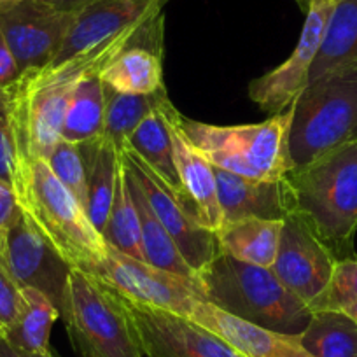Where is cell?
<instances>
[{
    "label": "cell",
    "mask_w": 357,
    "mask_h": 357,
    "mask_svg": "<svg viewBox=\"0 0 357 357\" xmlns=\"http://www.w3.org/2000/svg\"><path fill=\"white\" fill-rule=\"evenodd\" d=\"M163 13L151 22L147 32L121 51L104 70L105 86L125 95H153L163 84Z\"/></svg>",
    "instance_id": "obj_18"
},
{
    "label": "cell",
    "mask_w": 357,
    "mask_h": 357,
    "mask_svg": "<svg viewBox=\"0 0 357 357\" xmlns=\"http://www.w3.org/2000/svg\"><path fill=\"white\" fill-rule=\"evenodd\" d=\"M357 140V74H331L308 82L294 102L289 132L293 168Z\"/></svg>",
    "instance_id": "obj_7"
},
{
    "label": "cell",
    "mask_w": 357,
    "mask_h": 357,
    "mask_svg": "<svg viewBox=\"0 0 357 357\" xmlns=\"http://www.w3.org/2000/svg\"><path fill=\"white\" fill-rule=\"evenodd\" d=\"M20 212H22V208H20L15 190L4 181H0V233L6 235V231L15 222Z\"/></svg>",
    "instance_id": "obj_34"
},
{
    "label": "cell",
    "mask_w": 357,
    "mask_h": 357,
    "mask_svg": "<svg viewBox=\"0 0 357 357\" xmlns=\"http://www.w3.org/2000/svg\"><path fill=\"white\" fill-rule=\"evenodd\" d=\"M15 193L23 214L72 268L86 270L104 259V236L46 160L20 161Z\"/></svg>",
    "instance_id": "obj_4"
},
{
    "label": "cell",
    "mask_w": 357,
    "mask_h": 357,
    "mask_svg": "<svg viewBox=\"0 0 357 357\" xmlns=\"http://www.w3.org/2000/svg\"><path fill=\"white\" fill-rule=\"evenodd\" d=\"M0 357H56V352L51 349L43 354L26 352V350H22L18 349V347L11 345L4 336L0 335Z\"/></svg>",
    "instance_id": "obj_36"
},
{
    "label": "cell",
    "mask_w": 357,
    "mask_h": 357,
    "mask_svg": "<svg viewBox=\"0 0 357 357\" xmlns=\"http://www.w3.org/2000/svg\"><path fill=\"white\" fill-rule=\"evenodd\" d=\"M0 335H4V329H2V324H0Z\"/></svg>",
    "instance_id": "obj_41"
},
{
    "label": "cell",
    "mask_w": 357,
    "mask_h": 357,
    "mask_svg": "<svg viewBox=\"0 0 357 357\" xmlns=\"http://www.w3.org/2000/svg\"><path fill=\"white\" fill-rule=\"evenodd\" d=\"M40 2H53V0H40Z\"/></svg>",
    "instance_id": "obj_42"
},
{
    "label": "cell",
    "mask_w": 357,
    "mask_h": 357,
    "mask_svg": "<svg viewBox=\"0 0 357 357\" xmlns=\"http://www.w3.org/2000/svg\"><path fill=\"white\" fill-rule=\"evenodd\" d=\"M105 243L119 252L132 256L135 259L146 261L142 250V238H140V221L137 212L135 202H133L132 191L126 178L125 165H119L118 184H116L114 202H112L111 214H109L107 225L102 231Z\"/></svg>",
    "instance_id": "obj_29"
},
{
    "label": "cell",
    "mask_w": 357,
    "mask_h": 357,
    "mask_svg": "<svg viewBox=\"0 0 357 357\" xmlns=\"http://www.w3.org/2000/svg\"><path fill=\"white\" fill-rule=\"evenodd\" d=\"M161 107H163V104L137 126V130L128 137L125 146L130 147L158 177L163 178L165 183L183 198L181 178H178L177 167H175L170 128H168V123Z\"/></svg>",
    "instance_id": "obj_24"
},
{
    "label": "cell",
    "mask_w": 357,
    "mask_h": 357,
    "mask_svg": "<svg viewBox=\"0 0 357 357\" xmlns=\"http://www.w3.org/2000/svg\"><path fill=\"white\" fill-rule=\"evenodd\" d=\"M121 158L126 170L132 174V177L146 195L156 218L170 233L186 263L193 268V272L198 277V273L204 272L214 261V257L221 252L218 235L198 225L195 215L188 208L186 202L178 197L163 178L158 177L130 147L123 146Z\"/></svg>",
    "instance_id": "obj_11"
},
{
    "label": "cell",
    "mask_w": 357,
    "mask_h": 357,
    "mask_svg": "<svg viewBox=\"0 0 357 357\" xmlns=\"http://www.w3.org/2000/svg\"><path fill=\"white\" fill-rule=\"evenodd\" d=\"M222 225L245 218L279 219L296 212V198L287 175L280 178H249L214 167Z\"/></svg>",
    "instance_id": "obj_17"
},
{
    "label": "cell",
    "mask_w": 357,
    "mask_h": 357,
    "mask_svg": "<svg viewBox=\"0 0 357 357\" xmlns=\"http://www.w3.org/2000/svg\"><path fill=\"white\" fill-rule=\"evenodd\" d=\"M77 11H61L53 2L18 0L0 9L4 36L20 74L46 67L67 39Z\"/></svg>",
    "instance_id": "obj_12"
},
{
    "label": "cell",
    "mask_w": 357,
    "mask_h": 357,
    "mask_svg": "<svg viewBox=\"0 0 357 357\" xmlns=\"http://www.w3.org/2000/svg\"><path fill=\"white\" fill-rule=\"evenodd\" d=\"M6 268L20 287L40 291L60 308L72 266L50 245L23 211L6 231Z\"/></svg>",
    "instance_id": "obj_14"
},
{
    "label": "cell",
    "mask_w": 357,
    "mask_h": 357,
    "mask_svg": "<svg viewBox=\"0 0 357 357\" xmlns=\"http://www.w3.org/2000/svg\"><path fill=\"white\" fill-rule=\"evenodd\" d=\"M126 178H128L130 191H132L133 202H135L137 212H139L140 238H142V250L146 263L160 268L163 272L174 273L177 277L197 282V273L186 263V259H184L181 250H178L177 243L174 242L170 233L165 229L160 219L156 218L153 207L147 202L146 195H144V191L140 190V186L128 170H126Z\"/></svg>",
    "instance_id": "obj_23"
},
{
    "label": "cell",
    "mask_w": 357,
    "mask_h": 357,
    "mask_svg": "<svg viewBox=\"0 0 357 357\" xmlns=\"http://www.w3.org/2000/svg\"><path fill=\"white\" fill-rule=\"evenodd\" d=\"M154 18L125 36L98 44L60 63H47L46 67L23 72L9 86L20 161L32 158L46 160L61 139V125L75 88L84 79L100 74L125 47L139 40Z\"/></svg>",
    "instance_id": "obj_1"
},
{
    "label": "cell",
    "mask_w": 357,
    "mask_h": 357,
    "mask_svg": "<svg viewBox=\"0 0 357 357\" xmlns=\"http://www.w3.org/2000/svg\"><path fill=\"white\" fill-rule=\"evenodd\" d=\"M56 319H60V310L46 294L32 287H22L18 315L2 336L18 349L43 354L51 349L50 335Z\"/></svg>",
    "instance_id": "obj_25"
},
{
    "label": "cell",
    "mask_w": 357,
    "mask_h": 357,
    "mask_svg": "<svg viewBox=\"0 0 357 357\" xmlns=\"http://www.w3.org/2000/svg\"><path fill=\"white\" fill-rule=\"evenodd\" d=\"M296 212L336 259L354 257L357 231V140L287 174Z\"/></svg>",
    "instance_id": "obj_2"
},
{
    "label": "cell",
    "mask_w": 357,
    "mask_h": 357,
    "mask_svg": "<svg viewBox=\"0 0 357 357\" xmlns=\"http://www.w3.org/2000/svg\"><path fill=\"white\" fill-rule=\"evenodd\" d=\"M190 319L221 336L243 357H312L301 347L298 335H284L249 324L208 301L198 300Z\"/></svg>",
    "instance_id": "obj_19"
},
{
    "label": "cell",
    "mask_w": 357,
    "mask_h": 357,
    "mask_svg": "<svg viewBox=\"0 0 357 357\" xmlns=\"http://www.w3.org/2000/svg\"><path fill=\"white\" fill-rule=\"evenodd\" d=\"M161 109L170 128L183 200L186 202L198 225L218 233L222 226V211L219 205L214 165L190 142L186 133L178 126L181 112L174 107L170 98L163 102Z\"/></svg>",
    "instance_id": "obj_16"
},
{
    "label": "cell",
    "mask_w": 357,
    "mask_h": 357,
    "mask_svg": "<svg viewBox=\"0 0 357 357\" xmlns=\"http://www.w3.org/2000/svg\"><path fill=\"white\" fill-rule=\"evenodd\" d=\"M105 132V84L100 74L84 79L75 88L63 125L61 139L74 144L100 139Z\"/></svg>",
    "instance_id": "obj_26"
},
{
    "label": "cell",
    "mask_w": 357,
    "mask_h": 357,
    "mask_svg": "<svg viewBox=\"0 0 357 357\" xmlns=\"http://www.w3.org/2000/svg\"><path fill=\"white\" fill-rule=\"evenodd\" d=\"M20 305H22V287L16 284L0 257V324L4 331L15 322Z\"/></svg>",
    "instance_id": "obj_33"
},
{
    "label": "cell",
    "mask_w": 357,
    "mask_h": 357,
    "mask_svg": "<svg viewBox=\"0 0 357 357\" xmlns=\"http://www.w3.org/2000/svg\"><path fill=\"white\" fill-rule=\"evenodd\" d=\"M20 170V154L13 128L8 88H0V181L15 190Z\"/></svg>",
    "instance_id": "obj_32"
},
{
    "label": "cell",
    "mask_w": 357,
    "mask_h": 357,
    "mask_svg": "<svg viewBox=\"0 0 357 357\" xmlns=\"http://www.w3.org/2000/svg\"><path fill=\"white\" fill-rule=\"evenodd\" d=\"M20 75L22 74H20L15 56H13L4 36L0 32V88H9Z\"/></svg>",
    "instance_id": "obj_35"
},
{
    "label": "cell",
    "mask_w": 357,
    "mask_h": 357,
    "mask_svg": "<svg viewBox=\"0 0 357 357\" xmlns=\"http://www.w3.org/2000/svg\"><path fill=\"white\" fill-rule=\"evenodd\" d=\"M13 2H18V0H0V9L6 8V6L13 4Z\"/></svg>",
    "instance_id": "obj_40"
},
{
    "label": "cell",
    "mask_w": 357,
    "mask_h": 357,
    "mask_svg": "<svg viewBox=\"0 0 357 357\" xmlns=\"http://www.w3.org/2000/svg\"><path fill=\"white\" fill-rule=\"evenodd\" d=\"M82 272L89 273L135 303L184 317H190L195 303L204 300L200 287L193 280L163 272L146 261L119 252L111 245H107L104 259Z\"/></svg>",
    "instance_id": "obj_8"
},
{
    "label": "cell",
    "mask_w": 357,
    "mask_h": 357,
    "mask_svg": "<svg viewBox=\"0 0 357 357\" xmlns=\"http://www.w3.org/2000/svg\"><path fill=\"white\" fill-rule=\"evenodd\" d=\"M97 0H53V4L61 11H79L84 6L93 4Z\"/></svg>",
    "instance_id": "obj_37"
},
{
    "label": "cell",
    "mask_w": 357,
    "mask_h": 357,
    "mask_svg": "<svg viewBox=\"0 0 357 357\" xmlns=\"http://www.w3.org/2000/svg\"><path fill=\"white\" fill-rule=\"evenodd\" d=\"M4 247H6V235L4 233H0V256L4 252Z\"/></svg>",
    "instance_id": "obj_39"
},
{
    "label": "cell",
    "mask_w": 357,
    "mask_h": 357,
    "mask_svg": "<svg viewBox=\"0 0 357 357\" xmlns=\"http://www.w3.org/2000/svg\"><path fill=\"white\" fill-rule=\"evenodd\" d=\"M168 0H97L79 9L60 51L50 63H60L102 43L139 29L163 13Z\"/></svg>",
    "instance_id": "obj_15"
},
{
    "label": "cell",
    "mask_w": 357,
    "mask_h": 357,
    "mask_svg": "<svg viewBox=\"0 0 357 357\" xmlns=\"http://www.w3.org/2000/svg\"><path fill=\"white\" fill-rule=\"evenodd\" d=\"M165 98H168L167 88L153 95H125L118 93L105 86V132L104 135L123 149L128 137L137 130V126L156 111Z\"/></svg>",
    "instance_id": "obj_28"
},
{
    "label": "cell",
    "mask_w": 357,
    "mask_h": 357,
    "mask_svg": "<svg viewBox=\"0 0 357 357\" xmlns=\"http://www.w3.org/2000/svg\"><path fill=\"white\" fill-rule=\"evenodd\" d=\"M81 151L88 170V215L95 228L102 233L114 202L121 149L102 135L100 139L82 142Z\"/></svg>",
    "instance_id": "obj_21"
},
{
    "label": "cell",
    "mask_w": 357,
    "mask_h": 357,
    "mask_svg": "<svg viewBox=\"0 0 357 357\" xmlns=\"http://www.w3.org/2000/svg\"><path fill=\"white\" fill-rule=\"evenodd\" d=\"M338 0H303L305 23L296 47L284 63L254 79L249 84V97L266 114H277L298 100L308 86L312 65L324 40L329 20Z\"/></svg>",
    "instance_id": "obj_9"
},
{
    "label": "cell",
    "mask_w": 357,
    "mask_h": 357,
    "mask_svg": "<svg viewBox=\"0 0 357 357\" xmlns=\"http://www.w3.org/2000/svg\"><path fill=\"white\" fill-rule=\"evenodd\" d=\"M56 357H60V356H58V354H56Z\"/></svg>",
    "instance_id": "obj_43"
},
{
    "label": "cell",
    "mask_w": 357,
    "mask_h": 357,
    "mask_svg": "<svg viewBox=\"0 0 357 357\" xmlns=\"http://www.w3.org/2000/svg\"><path fill=\"white\" fill-rule=\"evenodd\" d=\"M331 74H357V0H338L308 82Z\"/></svg>",
    "instance_id": "obj_22"
},
{
    "label": "cell",
    "mask_w": 357,
    "mask_h": 357,
    "mask_svg": "<svg viewBox=\"0 0 357 357\" xmlns=\"http://www.w3.org/2000/svg\"><path fill=\"white\" fill-rule=\"evenodd\" d=\"M336 263L338 259L298 212L284 219L279 252L272 270L308 308L329 284Z\"/></svg>",
    "instance_id": "obj_13"
},
{
    "label": "cell",
    "mask_w": 357,
    "mask_h": 357,
    "mask_svg": "<svg viewBox=\"0 0 357 357\" xmlns=\"http://www.w3.org/2000/svg\"><path fill=\"white\" fill-rule=\"evenodd\" d=\"M298 338L312 357H357V321L343 310L312 312Z\"/></svg>",
    "instance_id": "obj_27"
},
{
    "label": "cell",
    "mask_w": 357,
    "mask_h": 357,
    "mask_svg": "<svg viewBox=\"0 0 357 357\" xmlns=\"http://www.w3.org/2000/svg\"><path fill=\"white\" fill-rule=\"evenodd\" d=\"M284 221L245 218L221 226L218 235L219 250L242 263L272 268L279 252Z\"/></svg>",
    "instance_id": "obj_20"
},
{
    "label": "cell",
    "mask_w": 357,
    "mask_h": 357,
    "mask_svg": "<svg viewBox=\"0 0 357 357\" xmlns=\"http://www.w3.org/2000/svg\"><path fill=\"white\" fill-rule=\"evenodd\" d=\"M357 301V256L340 259L329 284L310 305L312 312L343 310Z\"/></svg>",
    "instance_id": "obj_31"
},
{
    "label": "cell",
    "mask_w": 357,
    "mask_h": 357,
    "mask_svg": "<svg viewBox=\"0 0 357 357\" xmlns=\"http://www.w3.org/2000/svg\"><path fill=\"white\" fill-rule=\"evenodd\" d=\"M144 357H243L226 340L193 319L121 296Z\"/></svg>",
    "instance_id": "obj_10"
},
{
    "label": "cell",
    "mask_w": 357,
    "mask_h": 357,
    "mask_svg": "<svg viewBox=\"0 0 357 357\" xmlns=\"http://www.w3.org/2000/svg\"><path fill=\"white\" fill-rule=\"evenodd\" d=\"M294 104L252 125L219 126L178 114V126L214 167L249 178H280L293 170L289 132Z\"/></svg>",
    "instance_id": "obj_5"
},
{
    "label": "cell",
    "mask_w": 357,
    "mask_h": 357,
    "mask_svg": "<svg viewBox=\"0 0 357 357\" xmlns=\"http://www.w3.org/2000/svg\"><path fill=\"white\" fill-rule=\"evenodd\" d=\"M197 284L204 301L259 328L300 335L312 319L308 305L284 286L272 268L242 263L222 252L198 273Z\"/></svg>",
    "instance_id": "obj_3"
},
{
    "label": "cell",
    "mask_w": 357,
    "mask_h": 357,
    "mask_svg": "<svg viewBox=\"0 0 357 357\" xmlns=\"http://www.w3.org/2000/svg\"><path fill=\"white\" fill-rule=\"evenodd\" d=\"M58 310L81 357H144L119 294L89 273L72 268Z\"/></svg>",
    "instance_id": "obj_6"
},
{
    "label": "cell",
    "mask_w": 357,
    "mask_h": 357,
    "mask_svg": "<svg viewBox=\"0 0 357 357\" xmlns=\"http://www.w3.org/2000/svg\"><path fill=\"white\" fill-rule=\"evenodd\" d=\"M51 172L88 211V170L81 144L60 139L46 158Z\"/></svg>",
    "instance_id": "obj_30"
},
{
    "label": "cell",
    "mask_w": 357,
    "mask_h": 357,
    "mask_svg": "<svg viewBox=\"0 0 357 357\" xmlns=\"http://www.w3.org/2000/svg\"><path fill=\"white\" fill-rule=\"evenodd\" d=\"M343 312H345V314H349L350 317L354 319V321H357V301H356V303L349 305L347 308H343Z\"/></svg>",
    "instance_id": "obj_38"
}]
</instances>
